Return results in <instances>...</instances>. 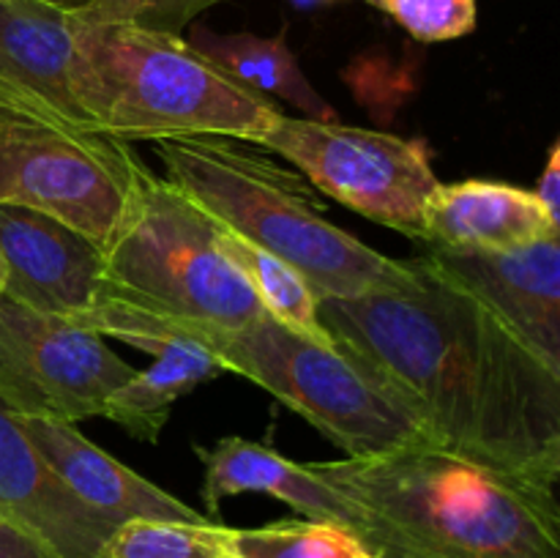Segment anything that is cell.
I'll use <instances>...</instances> for the list:
<instances>
[{"mask_svg": "<svg viewBox=\"0 0 560 558\" xmlns=\"http://www.w3.org/2000/svg\"><path fill=\"white\" fill-rule=\"evenodd\" d=\"M102 252V299L213 328H238L266 315L252 284L219 246L211 217L145 164Z\"/></svg>", "mask_w": 560, "mask_h": 558, "instance_id": "cell-6", "label": "cell"}, {"mask_svg": "<svg viewBox=\"0 0 560 558\" xmlns=\"http://www.w3.org/2000/svg\"><path fill=\"white\" fill-rule=\"evenodd\" d=\"M77 25L42 0H0V98L93 126L77 98Z\"/></svg>", "mask_w": 560, "mask_h": 558, "instance_id": "cell-12", "label": "cell"}, {"mask_svg": "<svg viewBox=\"0 0 560 558\" xmlns=\"http://www.w3.org/2000/svg\"><path fill=\"white\" fill-rule=\"evenodd\" d=\"M539 197L541 206L547 208L556 222H560V142H552L550 153H547L545 170H541L539 189L534 191Z\"/></svg>", "mask_w": 560, "mask_h": 558, "instance_id": "cell-25", "label": "cell"}, {"mask_svg": "<svg viewBox=\"0 0 560 558\" xmlns=\"http://www.w3.org/2000/svg\"><path fill=\"white\" fill-rule=\"evenodd\" d=\"M153 153L208 217L282 257L317 299H353L399 288L410 260H394L326 219V206L301 173L284 170L249 142L230 137H162Z\"/></svg>", "mask_w": 560, "mask_h": 558, "instance_id": "cell-3", "label": "cell"}, {"mask_svg": "<svg viewBox=\"0 0 560 558\" xmlns=\"http://www.w3.org/2000/svg\"><path fill=\"white\" fill-rule=\"evenodd\" d=\"M14 421L22 427L33 446L42 452L49 468L60 476L66 487L102 514L107 523L120 525L126 520H184V523H200L211 520L191 509L189 503L178 501L164 492L145 476L126 468L124 463L88 441L77 425L58 419H42V416L14 414Z\"/></svg>", "mask_w": 560, "mask_h": 558, "instance_id": "cell-14", "label": "cell"}, {"mask_svg": "<svg viewBox=\"0 0 560 558\" xmlns=\"http://www.w3.org/2000/svg\"><path fill=\"white\" fill-rule=\"evenodd\" d=\"M399 288L320 299L334 345L402 405L432 446L539 485L560 481V372L421 263Z\"/></svg>", "mask_w": 560, "mask_h": 558, "instance_id": "cell-1", "label": "cell"}, {"mask_svg": "<svg viewBox=\"0 0 560 558\" xmlns=\"http://www.w3.org/2000/svg\"><path fill=\"white\" fill-rule=\"evenodd\" d=\"M366 3H370V5H375V9H386V0H366Z\"/></svg>", "mask_w": 560, "mask_h": 558, "instance_id": "cell-28", "label": "cell"}, {"mask_svg": "<svg viewBox=\"0 0 560 558\" xmlns=\"http://www.w3.org/2000/svg\"><path fill=\"white\" fill-rule=\"evenodd\" d=\"M206 465V498L211 514L219 512L222 498L241 496V492H266L279 498L295 512L310 520H334V523L350 525L359 534L361 514L353 503L323 485L306 463H293L277 449L266 443L246 441V438L228 435L213 443L211 449L195 446Z\"/></svg>", "mask_w": 560, "mask_h": 558, "instance_id": "cell-16", "label": "cell"}, {"mask_svg": "<svg viewBox=\"0 0 560 558\" xmlns=\"http://www.w3.org/2000/svg\"><path fill=\"white\" fill-rule=\"evenodd\" d=\"M211 222L219 246L228 255V260L244 274L246 282L252 284V290L260 299L262 310L273 321L282 323V326L293 328L301 337H310L320 345H334L331 334L320 323V312H317L320 299L310 288V282L290 263H284L282 257L252 244L249 239L230 230L228 224L217 222L213 217Z\"/></svg>", "mask_w": 560, "mask_h": 558, "instance_id": "cell-19", "label": "cell"}, {"mask_svg": "<svg viewBox=\"0 0 560 558\" xmlns=\"http://www.w3.org/2000/svg\"><path fill=\"white\" fill-rule=\"evenodd\" d=\"M560 233L539 197L503 181L438 184L424 208V244L512 249Z\"/></svg>", "mask_w": 560, "mask_h": 558, "instance_id": "cell-15", "label": "cell"}, {"mask_svg": "<svg viewBox=\"0 0 560 558\" xmlns=\"http://www.w3.org/2000/svg\"><path fill=\"white\" fill-rule=\"evenodd\" d=\"M131 375L102 334L0 299V399L11 414L80 425Z\"/></svg>", "mask_w": 560, "mask_h": 558, "instance_id": "cell-9", "label": "cell"}, {"mask_svg": "<svg viewBox=\"0 0 560 558\" xmlns=\"http://www.w3.org/2000/svg\"><path fill=\"white\" fill-rule=\"evenodd\" d=\"M77 326L135 345L175 334L211 350L224 370L249 377L271 397L304 416L348 457H370L399 446L430 443L419 421L394 403L337 345H320L282 326L271 315L238 328L167 321L115 299H102Z\"/></svg>", "mask_w": 560, "mask_h": 558, "instance_id": "cell-4", "label": "cell"}, {"mask_svg": "<svg viewBox=\"0 0 560 558\" xmlns=\"http://www.w3.org/2000/svg\"><path fill=\"white\" fill-rule=\"evenodd\" d=\"M224 0H91L74 11L80 22L91 25H129L140 31L180 36L197 14Z\"/></svg>", "mask_w": 560, "mask_h": 558, "instance_id": "cell-22", "label": "cell"}, {"mask_svg": "<svg viewBox=\"0 0 560 558\" xmlns=\"http://www.w3.org/2000/svg\"><path fill=\"white\" fill-rule=\"evenodd\" d=\"M413 38L427 44L454 42L479 25L476 0H386V9Z\"/></svg>", "mask_w": 560, "mask_h": 558, "instance_id": "cell-23", "label": "cell"}, {"mask_svg": "<svg viewBox=\"0 0 560 558\" xmlns=\"http://www.w3.org/2000/svg\"><path fill=\"white\" fill-rule=\"evenodd\" d=\"M42 3L55 5V9H60V11H71V14H74V11H82V9H85V5L91 3V0H42Z\"/></svg>", "mask_w": 560, "mask_h": 558, "instance_id": "cell-26", "label": "cell"}, {"mask_svg": "<svg viewBox=\"0 0 560 558\" xmlns=\"http://www.w3.org/2000/svg\"><path fill=\"white\" fill-rule=\"evenodd\" d=\"M5 299L33 312L77 321L104 295V252L69 224L0 202Z\"/></svg>", "mask_w": 560, "mask_h": 558, "instance_id": "cell-11", "label": "cell"}, {"mask_svg": "<svg viewBox=\"0 0 560 558\" xmlns=\"http://www.w3.org/2000/svg\"><path fill=\"white\" fill-rule=\"evenodd\" d=\"M186 42L241 85L293 104L304 118L337 120V109L312 88L299 58L290 53L284 31L262 38L255 33H213L208 27H195Z\"/></svg>", "mask_w": 560, "mask_h": 558, "instance_id": "cell-18", "label": "cell"}, {"mask_svg": "<svg viewBox=\"0 0 560 558\" xmlns=\"http://www.w3.org/2000/svg\"><path fill=\"white\" fill-rule=\"evenodd\" d=\"M255 146L288 159L315 189L350 211L424 241V208L441 181L430 146L419 137L282 113Z\"/></svg>", "mask_w": 560, "mask_h": 558, "instance_id": "cell-8", "label": "cell"}, {"mask_svg": "<svg viewBox=\"0 0 560 558\" xmlns=\"http://www.w3.org/2000/svg\"><path fill=\"white\" fill-rule=\"evenodd\" d=\"M295 3H304V5H310V3H328V0H295Z\"/></svg>", "mask_w": 560, "mask_h": 558, "instance_id": "cell-29", "label": "cell"}, {"mask_svg": "<svg viewBox=\"0 0 560 558\" xmlns=\"http://www.w3.org/2000/svg\"><path fill=\"white\" fill-rule=\"evenodd\" d=\"M142 159L126 140L0 98V202L69 224L104 249Z\"/></svg>", "mask_w": 560, "mask_h": 558, "instance_id": "cell-7", "label": "cell"}, {"mask_svg": "<svg viewBox=\"0 0 560 558\" xmlns=\"http://www.w3.org/2000/svg\"><path fill=\"white\" fill-rule=\"evenodd\" d=\"M77 25V98L98 131L118 140L230 137L255 146L282 115L184 36L129 25Z\"/></svg>", "mask_w": 560, "mask_h": 558, "instance_id": "cell-5", "label": "cell"}, {"mask_svg": "<svg viewBox=\"0 0 560 558\" xmlns=\"http://www.w3.org/2000/svg\"><path fill=\"white\" fill-rule=\"evenodd\" d=\"M306 468L359 509L377 558H560L558 487L432 443Z\"/></svg>", "mask_w": 560, "mask_h": 558, "instance_id": "cell-2", "label": "cell"}, {"mask_svg": "<svg viewBox=\"0 0 560 558\" xmlns=\"http://www.w3.org/2000/svg\"><path fill=\"white\" fill-rule=\"evenodd\" d=\"M3 290H5V263H3V255H0V299H3Z\"/></svg>", "mask_w": 560, "mask_h": 558, "instance_id": "cell-27", "label": "cell"}, {"mask_svg": "<svg viewBox=\"0 0 560 558\" xmlns=\"http://www.w3.org/2000/svg\"><path fill=\"white\" fill-rule=\"evenodd\" d=\"M131 348L153 356V364L120 383L104 403L107 419L118 421L131 438L156 443L170 410L184 394L195 392L200 383L224 375V364L202 345L175 334L145 337Z\"/></svg>", "mask_w": 560, "mask_h": 558, "instance_id": "cell-17", "label": "cell"}, {"mask_svg": "<svg viewBox=\"0 0 560 558\" xmlns=\"http://www.w3.org/2000/svg\"><path fill=\"white\" fill-rule=\"evenodd\" d=\"M0 558H58L44 542L0 518Z\"/></svg>", "mask_w": 560, "mask_h": 558, "instance_id": "cell-24", "label": "cell"}, {"mask_svg": "<svg viewBox=\"0 0 560 558\" xmlns=\"http://www.w3.org/2000/svg\"><path fill=\"white\" fill-rule=\"evenodd\" d=\"M0 518L36 536L58 558H93L113 523L60 481L0 399Z\"/></svg>", "mask_w": 560, "mask_h": 558, "instance_id": "cell-13", "label": "cell"}, {"mask_svg": "<svg viewBox=\"0 0 560 558\" xmlns=\"http://www.w3.org/2000/svg\"><path fill=\"white\" fill-rule=\"evenodd\" d=\"M230 536L233 528L211 520H126L93 558H235Z\"/></svg>", "mask_w": 560, "mask_h": 558, "instance_id": "cell-20", "label": "cell"}, {"mask_svg": "<svg viewBox=\"0 0 560 558\" xmlns=\"http://www.w3.org/2000/svg\"><path fill=\"white\" fill-rule=\"evenodd\" d=\"M424 266L474 295L560 372V233L512 249L427 246Z\"/></svg>", "mask_w": 560, "mask_h": 558, "instance_id": "cell-10", "label": "cell"}, {"mask_svg": "<svg viewBox=\"0 0 560 558\" xmlns=\"http://www.w3.org/2000/svg\"><path fill=\"white\" fill-rule=\"evenodd\" d=\"M235 558H377L350 525L334 520H277L260 528H233Z\"/></svg>", "mask_w": 560, "mask_h": 558, "instance_id": "cell-21", "label": "cell"}]
</instances>
